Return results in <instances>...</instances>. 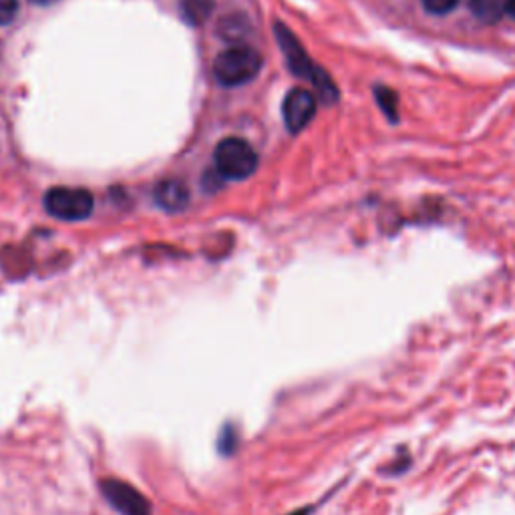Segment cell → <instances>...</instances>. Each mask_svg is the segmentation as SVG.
<instances>
[{
  "label": "cell",
  "mask_w": 515,
  "mask_h": 515,
  "mask_svg": "<svg viewBox=\"0 0 515 515\" xmlns=\"http://www.w3.org/2000/svg\"><path fill=\"white\" fill-rule=\"evenodd\" d=\"M262 57L252 47H232L214 61V77L224 87H240L258 77Z\"/></svg>",
  "instance_id": "7a4b0ae2"
},
{
  "label": "cell",
  "mask_w": 515,
  "mask_h": 515,
  "mask_svg": "<svg viewBox=\"0 0 515 515\" xmlns=\"http://www.w3.org/2000/svg\"><path fill=\"white\" fill-rule=\"evenodd\" d=\"M214 163L220 174L228 180H246L258 167V153L240 137H226L214 151Z\"/></svg>",
  "instance_id": "3957f363"
},
{
  "label": "cell",
  "mask_w": 515,
  "mask_h": 515,
  "mask_svg": "<svg viewBox=\"0 0 515 515\" xmlns=\"http://www.w3.org/2000/svg\"><path fill=\"white\" fill-rule=\"evenodd\" d=\"M375 95H377V101H379L381 109L385 111V115L391 121H397V103H399L397 93L393 89H389V87H377Z\"/></svg>",
  "instance_id": "30bf717a"
},
{
  "label": "cell",
  "mask_w": 515,
  "mask_h": 515,
  "mask_svg": "<svg viewBox=\"0 0 515 515\" xmlns=\"http://www.w3.org/2000/svg\"><path fill=\"white\" fill-rule=\"evenodd\" d=\"M471 11L475 13V17H479L485 23H495L503 9L501 0H471Z\"/></svg>",
  "instance_id": "ba28073f"
},
{
  "label": "cell",
  "mask_w": 515,
  "mask_h": 515,
  "mask_svg": "<svg viewBox=\"0 0 515 515\" xmlns=\"http://www.w3.org/2000/svg\"><path fill=\"white\" fill-rule=\"evenodd\" d=\"M35 5H41V7H49V5H53V3H57V0H33Z\"/></svg>",
  "instance_id": "5bb4252c"
},
{
  "label": "cell",
  "mask_w": 515,
  "mask_h": 515,
  "mask_svg": "<svg viewBox=\"0 0 515 515\" xmlns=\"http://www.w3.org/2000/svg\"><path fill=\"white\" fill-rule=\"evenodd\" d=\"M212 11L210 0H184V15L192 23H202Z\"/></svg>",
  "instance_id": "9c48e42d"
},
{
  "label": "cell",
  "mask_w": 515,
  "mask_h": 515,
  "mask_svg": "<svg viewBox=\"0 0 515 515\" xmlns=\"http://www.w3.org/2000/svg\"><path fill=\"white\" fill-rule=\"evenodd\" d=\"M459 0H423V7L431 15H447L457 7Z\"/></svg>",
  "instance_id": "8fae6325"
},
{
  "label": "cell",
  "mask_w": 515,
  "mask_h": 515,
  "mask_svg": "<svg viewBox=\"0 0 515 515\" xmlns=\"http://www.w3.org/2000/svg\"><path fill=\"white\" fill-rule=\"evenodd\" d=\"M95 200L81 188H53L45 196V208L51 216L65 222H79L93 214Z\"/></svg>",
  "instance_id": "277c9868"
},
{
  "label": "cell",
  "mask_w": 515,
  "mask_h": 515,
  "mask_svg": "<svg viewBox=\"0 0 515 515\" xmlns=\"http://www.w3.org/2000/svg\"><path fill=\"white\" fill-rule=\"evenodd\" d=\"M19 13V0H0V25H9Z\"/></svg>",
  "instance_id": "7c38bea8"
},
{
  "label": "cell",
  "mask_w": 515,
  "mask_h": 515,
  "mask_svg": "<svg viewBox=\"0 0 515 515\" xmlns=\"http://www.w3.org/2000/svg\"><path fill=\"white\" fill-rule=\"evenodd\" d=\"M308 511H310V507H308V509H302V511H300V513H292V515H306V513H308Z\"/></svg>",
  "instance_id": "9a60e30c"
},
{
  "label": "cell",
  "mask_w": 515,
  "mask_h": 515,
  "mask_svg": "<svg viewBox=\"0 0 515 515\" xmlns=\"http://www.w3.org/2000/svg\"><path fill=\"white\" fill-rule=\"evenodd\" d=\"M284 123L290 133H300L316 115V99L306 89H292L282 105Z\"/></svg>",
  "instance_id": "8992f818"
},
{
  "label": "cell",
  "mask_w": 515,
  "mask_h": 515,
  "mask_svg": "<svg viewBox=\"0 0 515 515\" xmlns=\"http://www.w3.org/2000/svg\"><path fill=\"white\" fill-rule=\"evenodd\" d=\"M276 39H278V45H280L282 53L286 55V63H288L290 71L296 77H302V79L310 81L314 85L318 97L326 105H332L338 99V89H336L334 81L328 77V73L324 69H320L316 63H312V59L302 49L298 39L282 23L276 25Z\"/></svg>",
  "instance_id": "6da1fadb"
},
{
  "label": "cell",
  "mask_w": 515,
  "mask_h": 515,
  "mask_svg": "<svg viewBox=\"0 0 515 515\" xmlns=\"http://www.w3.org/2000/svg\"><path fill=\"white\" fill-rule=\"evenodd\" d=\"M101 491L121 515H151V505L141 491L121 479H103Z\"/></svg>",
  "instance_id": "5b68a950"
},
{
  "label": "cell",
  "mask_w": 515,
  "mask_h": 515,
  "mask_svg": "<svg viewBox=\"0 0 515 515\" xmlns=\"http://www.w3.org/2000/svg\"><path fill=\"white\" fill-rule=\"evenodd\" d=\"M503 9H505V13H507L509 17H513V19H515V0H505V3H503Z\"/></svg>",
  "instance_id": "4fadbf2b"
},
{
  "label": "cell",
  "mask_w": 515,
  "mask_h": 515,
  "mask_svg": "<svg viewBox=\"0 0 515 515\" xmlns=\"http://www.w3.org/2000/svg\"><path fill=\"white\" fill-rule=\"evenodd\" d=\"M155 202L165 212H182L190 202L188 186L180 180H165L155 188Z\"/></svg>",
  "instance_id": "52a82bcc"
}]
</instances>
